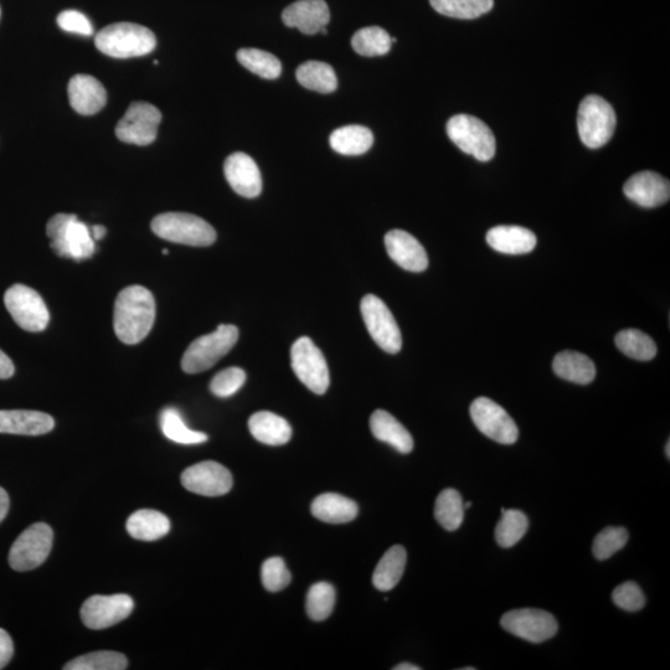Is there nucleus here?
<instances>
[{
    "mask_svg": "<svg viewBox=\"0 0 670 670\" xmlns=\"http://www.w3.org/2000/svg\"><path fill=\"white\" fill-rule=\"evenodd\" d=\"M156 321V301L143 286H130L117 296L113 328L122 343L138 344L147 338Z\"/></svg>",
    "mask_w": 670,
    "mask_h": 670,
    "instance_id": "nucleus-1",
    "label": "nucleus"
},
{
    "mask_svg": "<svg viewBox=\"0 0 670 670\" xmlns=\"http://www.w3.org/2000/svg\"><path fill=\"white\" fill-rule=\"evenodd\" d=\"M101 53L116 59L139 58L156 49V35L143 25L116 23L108 25L95 38Z\"/></svg>",
    "mask_w": 670,
    "mask_h": 670,
    "instance_id": "nucleus-2",
    "label": "nucleus"
},
{
    "mask_svg": "<svg viewBox=\"0 0 670 670\" xmlns=\"http://www.w3.org/2000/svg\"><path fill=\"white\" fill-rule=\"evenodd\" d=\"M46 234L50 239L51 249L55 254L72 259L84 261L91 259L96 251L94 237L91 229L77 219L76 215L58 214L49 220L46 226Z\"/></svg>",
    "mask_w": 670,
    "mask_h": 670,
    "instance_id": "nucleus-3",
    "label": "nucleus"
},
{
    "mask_svg": "<svg viewBox=\"0 0 670 670\" xmlns=\"http://www.w3.org/2000/svg\"><path fill=\"white\" fill-rule=\"evenodd\" d=\"M239 340V329L221 324L215 332L201 335L185 350L182 369L188 374L203 373L223 359Z\"/></svg>",
    "mask_w": 670,
    "mask_h": 670,
    "instance_id": "nucleus-4",
    "label": "nucleus"
},
{
    "mask_svg": "<svg viewBox=\"0 0 670 670\" xmlns=\"http://www.w3.org/2000/svg\"><path fill=\"white\" fill-rule=\"evenodd\" d=\"M152 231L163 240L195 247L213 245L216 231L197 215L164 213L152 221Z\"/></svg>",
    "mask_w": 670,
    "mask_h": 670,
    "instance_id": "nucleus-5",
    "label": "nucleus"
},
{
    "mask_svg": "<svg viewBox=\"0 0 670 670\" xmlns=\"http://www.w3.org/2000/svg\"><path fill=\"white\" fill-rule=\"evenodd\" d=\"M616 123L615 111L602 97L590 95L580 103L577 128L586 147L596 149L605 146L616 130Z\"/></svg>",
    "mask_w": 670,
    "mask_h": 670,
    "instance_id": "nucleus-6",
    "label": "nucleus"
},
{
    "mask_svg": "<svg viewBox=\"0 0 670 670\" xmlns=\"http://www.w3.org/2000/svg\"><path fill=\"white\" fill-rule=\"evenodd\" d=\"M447 134L462 152L479 162H489L496 154V137L486 123L477 117L456 115L447 123Z\"/></svg>",
    "mask_w": 670,
    "mask_h": 670,
    "instance_id": "nucleus-7",
    "label": "nucleus"
},
{
    "mask_svg": "<svg viewBox=\"0 0 670 670\" xmlns=\"http://www.w3.org/2000/svg\"><path fill=\"white\" fill-rule=\"evenodd\" d=\"M54 533L48 524L36 523L25 529L9 551V565L15 571L34 570L43 565L53 548Z\"/></svg>",
    "mask_w": 670,
    "mask_h": 670,
    "instance_id": "nucleus-8",
    "label": "nucleus"
},
{
    "mask_svg": "<svg viewBox=\"0 0 670 670\" xmlns=\"http://www.w3.org/2000/svg\"><path fill=\"white\" fill-rule=\"evenodd\" d=\"M291 360L297 378L312 393L317 395L327 393L331 378L326 358L311 338L302 337L292 345Z\"/></svg>",
    "mask_w": 670,
    "mask_h": 670,
    "instance_id": "nucleus-9",
    "label": "nucleus"
},
{
    "mask_svg": "<svg viewBox=\"0 0 670 670\" xmlns=\"http://www.w3.org/2000/svg\"><path fill=\"white\" fill-rule=\"evenodd\" d=\"M5 307L20 328L27 332H43L48 327V307L38 292L28 286L14 285L4 295Z\"/></svg>",
    "mask_w": 670,
    "mask_h": 670,
    "instance_id": "nucleus-10",
    "label": "nucleus"
},
{
    "mask_svg": "<svg viewBox=\"0 0 670 670\" xmlns=\"http://www.w3.org/2000/svg\"><path fill=\"white\" fill-rule=\"evenodd\" d=\"M360 311L374 342L386 353H399L402 347L401 332L388 306L378 296L368 295L360 303Z\"/></svg>",
    "mask_w": 670,
    "mask_h": 670,
    "instance_id": "nucleus-11",
    "label": "nucleus"
},
{
    "mask_svg": "<svg viewBox=\"0 0 670 670\" xmlns=\"http://www.w3.org/2000/svg\"><path fill=\"white\" fill-rule=\"evenodd\" d=\"M162 113L148 102H133L118 122L116 136L120 141L136 146H148L156 141Z\"/></svg>",
    "mask_w": 670,
    "mask_h": 670,
    "instance_id": "nucleus-12",
    "label": "nucleus"
},
{
    "mask_svg": "<svg viewBox=\"0 0 670 670\" xmlns=\"http://www.w3.org/2000/svg\"><path fill=\"white\" fill-rule=\"evenodd\" d=\"M469 412L474 425L484 436L501 445H513L518 441L517 424L497 402L488 398H478L472 402Z\"/></svg>",
    "mask_w": 670,
    "mask_h": 670,
    "instance_id": "nucleus-13",
    "label": "nucleus"
},
{
    "mask_svg": "<svg viewBox=\"0 0 670 670\" xmlns=\"http://www.w3.org/2000/svg\"><path fill=\"white\" fill-rule=\"evenodd\" d=\"M501 625L513 636L536 644L553 638L559 630L558 621L551 613L536 608L507 612L502 617Z\"/></svg>",
    "mask_w": 670,
    "mask_h": 670,
    "instance_id": "nucleus-14",
    "label": "nucleus"
},
{
    "mask_svg": "<svg viewBox=\"0 0 670 670\" xmlns=\"http://www.w3.org/2000/svg\"><path fill=\"white\" fill-rule=\"evenodd\" d=\"M134 601L131 596L118 594L95 595L81 607V620L91 630H105L125 621L131 615Z\"/></svg>",
    "mask_w": 670,
    "mask_h": 670,
    "instance_id": "nucleus-15",
    "label": "nucleus"
},
{
    "mask_svg": "<svg viewBox=\"0 0 670 670\" xmlns=\"http://www.w3.org/2000/svg\"><path fill=\"white\" fill-rule=\"evenodd\" d=\"M182 484L187 491L204 497H220L233 488V474L218 462L206 461L185 469Z\"/></svg>",
    "mask_w": 670,
    "mask_h": 670,
    "instance_id": "nucleus-16",
    "label": "nucleus"
},
{
    "mask_svg": "<svg viewBox=\"0 0 670 670\" xmlns=\"http://www.w3.org/2000/svg\"><path fill=\"white\" fill-rule=\"evenodd\" d=\"M623 193L642 208H657L669 201L670 184L661 174L641 172L627 180Z\"/></svg>",
    "mask_w": 670,
    "mask_h": 670,
    "instance_id": "nucleus-17",
    "label": "nucleus"
},
{
    "mask_svg": "<svg viewBox=\"0 0 670 670\" xmlns=\"http://www.w3.org/2000/svg\"><path fill=\"white\" fill-rule=\"evenodd\" d=\"M225 178L230 187L244 198H256L262 192L261 172L254 159L245 153L231 154L224 164Z\"/></svg>",
    "mask_w": 670,
    "mask_h": 670,
    "instance_id": "nucleus-18",
    "label": "nucleus"
},
{
    "mask_svg": "<svg viewBox=\"0 0 670 670\" xmlns=\"http://www.w3.org/2000/svg\"><path fill=\"white\" fill-rule=\"evenodd\" d=\"M283 23L301 33L314 35L327 27L331 12L324 0H298L283 10Z\"/></svg>",
    "mask_w": 670,
    "mask_h": 670,
    "instance_id": "nucleus-19",
    "label": "nucleus"
},
{
    "mask_svg": "<svg viewBox=\"0 0 670 670\" xmlns=\"http://www.w3.org/2000/svg\"><path fill=\"white\" fill-rule=\"evenodd\" d=\"M386 251L391 260L410 272H424L429 267L424 246L404 230H391L385 236Z\"/></svg>",
    "mask_w": 670,
    "mask_h": 670,
    "instance_id": "nucleus-20",
    "label": "nucleus"
},
{
    "mask_svg": "<svg viewBox=\"0 0 670 670\" xmlns=\"http://www.w3.org/2000/svg\"><path fill=\"white\" fill-rule=\"evenodd\" d=\"M55 427L53 417L30 410H0V434L40 436Z\"/></svg>",
    "mask_w": 670,
    "mask_h": 670,
    "instance_id": "nucleus-21",
    "label": "nucleus"
},
{
    "mask_svg": "<svg viewBox=\"0 0 670 670\" xmlns=\"http://www.w3.org/2000/svg\"><path fill=\"white\" fill-rule=\"evenodd\" d=\"M70 105L80 115L100 112L107 102L105 87L94 76L79 74L69 82Z\"/></svg>",
    "mask_w": 670,
    "mask_h": 670,
    "instance_id": "nucleus-22",
    "label": "nucleus"
},
{
    "mask_svg": "<svg viewBox=\"0 0 670 670\" xmlns=\"http://www.w3.org/2000/svg\"><path fill=\"white\" fill-rule=\"evenodd\" d=\"M486 240L493 250L505 255H525L535 249L536 236L522 226H496L488 231Z\"/></svg>",
    "mask_w": 670,
    "mask_h": 670,
    "instance_id": "nucleus-23",
    "label": "nucleus"
},
{
    "mask_svg": "<svg viewBox=\"0 0 670 670\" xmlns=\"http://www.w3.org/2000/svg\"><path fill=\"white\" fill-rule=\"evenodd\" d=\"M370 430L376 440L388 443L402 455H407L414 450V438L388 411L376 410L371 415Z\"/></svg>",
    "mask_w": 670,
    "mask_h": 670,
    "instance_id": "nucleus-24",
    "label": "nucleus"
},
{
    "mask_svg": "<svg viewBox=\"0 0 670 670\" xmlns=\"http://www.w3.org/2000/svg\"><path fill=\"white\" fill-rule=\"evenodd\" d=\"M249 430L257 441L268 446L286 445L292 437V427L283 417L260 411L249 420Z\"/></svg>",
    "mask_w": 670,
    "mask_h": 670,
    "instance_id": "nucleus-25",
    "label": "nucleus"
},
{
    "mask_svg": "<svg viewBox=\"0 0 670 670\" xmlns=\"http://www.w3.org/2000/svg\"><path fill=\"white\" fill-rule=\"evenodd\" d=\"M312 514L328 524H347L358 515V505L340 494H321L312 503Z\"/></svg>",
    "mask_w": 670,
    "mask_h": 670,
    "instance_id": "nucleus-26",
    "label": "nucleus"
},
{
    "mask_svg": "<svg viewBox=\"0 0 670 670\" xmlns=\"http://www.w3.org/2000/svg\"><path fill=\"white\" fill-rule=\"evenodd\" d=\"M554 373L559 378L571 381L579 385H587L594 381L596 376V367L594 362L585 354L570 352H561L554 358Z\"/></svg>",
    "mask_w": 670,
    "mask_h": 670,
    "instance_id": "nucleus-27",
    "label": "nucleus"
},
{
    "mask_svg": "<svg viewBox=\"0 0 670 670\" xmlns=\"http://www.w3.org/2000/svg\"><path fill=\"white\" fill-rule=\"evenodd\" d=\"M126 528L133 539L153 541L169 533L170 522L166 515L157 510L141 509L128 518Z\"/></svg>",
    "mask_w": 670,
    "mask_h": 670,
    "instance_id": "nucleus-28",
    "label": "nucleus"
},
{
    "mask_svg": "<svg viewBox=\"0 0 670 670\" xmlns=\"http://www.w3.org/2000/svg\"><path fill=\"white\" fill-rule=\"evenodd\" d=\"M406 561L407 554L404 546H391L374 571L373 584L376 589L379 591L393 590L404 575Z\"/></svg>",
    "mask_w": 670,
    "mask_h": 670,
    "instance_id": "nucleus-29",
    "label": "nucleus"
},
{
    "mask_svg": "<svg viewBox=\"0 0 670 670\" xmlns=\"http://www.w3.org/2000/svg\"><path fill=\"white\" fill-rule=\"evenodd\" d=\"M329 143L343 156H360L367 153L374 143L373 132L367 127L352 125L338 128L331 134Z\"/></svg>",
    "mask_w": 670,
    "mask_h": 670,
    "instance_id": "nucleus-30",
    "label": "nucleus"
},
{
    "mask_svg": "<svg viewBox=\"0 0 670 670\" xmlns=\"http://www.w3.org/2000/svg\"><path fill=\"white\" fill-rule=\"evenodd\" d=\"M297 80L308 90L331 94L337 90L338 80L333 67L321 61H308L298 67Z\"/></svg>",
    "mask_w": 670,
    "mask_h": 670,
    "instance_id": "nucleus-31",
    "label": "nucleus"
},
{
    "mask_svg": "<svg viewBox=\"0 0 670 670\" xmlns=\"http://www.w3.org/2000/svg\"><path fill=\"white\" fill-rule=\"evenodd\" d=\"M159 422H161L163 435L179 445H199V443L208 441V435L190 430L180 412L174 407L164 409Z\"/></svg>",
    "mask_w": 670,
    "mask_h": 670,
    "instance_id": "nucleus-32",
    "label": "nucleus"
},
{
    "mask_svg": "<svg viewBox=\"0 0 670 670\" xmlns=\"http://www.w3.org/2000/svg\"><path fill=\"white\" fill-rule=\"evenodd\" d=\"M465 510L461 494L447 488L436 499L435 518L448 532H455L465 519Z\"/></svg>",
    "mask_w": 670,
    "mask_h": 670,
    "instance_id": "nucleus-33",
    "label": "nucleus"
},
{
    "mask_svg": "<svg viewBox=\"0 0 670 670\" xmlns=\"http://www.w3.org/2000/svg\"><path fill=\"white\" fill-rule=\"evenodd\" d=\"M615 342L623 354L641 362L656 358L658 352L656 342L638 329H625L616 335Z\"/></svg>",
    "mask_w": 670,
    "mask_h": 670,
    "instance_id": "nucleus-34",
    "label": "nucleus"
},
{
    "mask_svg": "<svg viewBox=\"0 0 670 670\" xmlns=\"http://www.w3.org/2000/svg\"><path fill=\"white\" fill-rule=\"evenodd\" d=\"M432 8L445 17L476 19L491 12L494 0H430Z\"/></svg>",
    "mask_w": 670,
    "mask_h": 670,
    "instance_id": "nucleus-35",
    "label": "nucleus"
},
{
    "mask_svg": "<svg viewBox=\"0 0 670 670\" xmlns=\"http://www.w3.org/2000/svg\"><path fill=\"white\" fill-rule=\"evenodd\" d=\"M239 63L252 74L266 80H275L282 72L281 61L275 55L259 49H241L237 53Z\"/></svg>",
    "mask_w": 670,
    "mask_h": 670,
    "instance_id": "nucleus-36",
    "label": "nucleus"
},
{
    "mask_svg": "<svg viewBox=\"0 0 670 670\" xmlns=\"http://www.w3.org/2000/svg\"><path fill=\"white\" fill-rule=\"evenodd\" d=\"M529 520L518 509H505L496 528V540L502 548H512L527 534Z\"/></svg>",
    "mask_w": 670,
    "mask_h": 670,
    "instance_id": "nucleus-37",
    "label": "nucleus"
},
{
    "mask_svg": "<svg viewBox=\"0 0 670 670\" xmlns=\"http://www.w3.org/2000/svg\"><path fill=\"white\" fill-rule=\"evenodd\" d=\"M393 41L386 30L379 27H368L360 29L352 39L355 53L362 56H381L388 54Z\"/></svg>",
    "mask_w": 670,
    "mask_h": 670,
    "instance_id": "nucleus-38",
    "label": "nucleus"
},
{
    "mask_svg": "<svg viewBox=\"0 0 670 670\" xmlns=\"http://www.w3.org/2000/svg\"><path fill=\"white\" fill-rule=\"evenodd\" d=\"M125 654L101 651L85 654L66 664L65 670H123L127 668Z\"/></svg>",
    "mask_w": 670,
    "mask_h": 670,
    "instance_id": "nucleus-39",
    "label": "nucleus"
},
{
    "mask_svg": "<svg viewBox=\"0 0 670 670\" xmlns=\"http://www.w3.org/2000/svg\"><path fill=\"white\" fill-rule=\"evenodd\" d=\"M335 605V590L328 582H318L308 591L306 608L313 621H324L332 615Z\"/></svg>",
    "mask_w": 670,
    "mask_h": 670,
    "instance_id": "nucleus-40",
    "label": "nucleus"
},
{
    "mask_svg": "<svg viewBox=\"0 0 670 670\" xmlns=\"http://www.w3.org/2000/svg\"><path fill=\"white\" fill-rule=\"evenodd\" d=\"M628 541V532L622 527H608L596 536L592 553L597 560L610 559L617 551L625 548Z\"/></svg>",
    "mask_w": 670,
    "mask_h": 670,
    "instance_id": "nucleus-41",
    "label": "nucleus"
},
{
    "mask_svg": "<svg viewBox=\"0 0 670 670\" xmlns=\"http://www.w3.org/2000/svg\"><path fill=\"white\" fill-rule=\"evenodd\" d=\"M246 373L244 369L233 367L216 374L211 380L210 391L218 398H230L244 386Z\"/></svg>",
    "mask_w": 670,
    "mask_h": 670,
    "instance_id": "nucleus-42",
    "label": "nucleus"
},
{
    "mask_svg": "<svg viewBox=\"0 0 670 670\" xmlns=\"http://www.w3.org/2000/svg\"><path fill=\"white\" fill-rule=\"evenodd\" d=\"M261 579L267 591L278 592L290 585L292 576L285 561L276 556L266 560L262 565Z\"/></svg>",
    "mask_w": 670,
    "mask_h": 670,
    "instance_id": "nucleus-43",
    "label": "nucleus"
},
{
    "mask_svg": "<svg viewBox=\"0 0 670 670\" xmlns=\"http://www.w3.org/2000/svg\"><path fill=\"white\" fill-rule=\"evenodd\" d=\"M612 600L617 607L627 612L641 611L646 605V596H644L641 587L632 581L616 587L612 594Z\"/></svg>",
    "mask_w": 670,
    "mask_h": 670,
    "instance_id": "nucleus-44",
    "label": "nucleus"
},
{
    "mask_svg": "<svg viewBox=\"0 0 670 670\" xmlns=\"http://www.w3.org/2000/svg\"><path fill=\"white\" fill-rule=\"evenodd\" d=\"M59 27L67 33H74L84 36L94 34V27L85 14L77 10H65L58 17Z\"/></svg>",
    "mask_w": 670,
    "mask_h": 670,
    "instance_id": "nucleus-45",
    "label": "nucleus"
},
{
    "mask_svg": "<svg viewBox=\"0 0 670 670\" xmlns=\"http://www.w3.org/2000/svg\"><path fill=\"white\" fill-rule=\"evenodd\" d=\"M14 656V644L9 633L0 628V669L8 666Z\"/></svg>",
    "mask_w": 670,
    "mask_h": 670,
    "instance_id": "nucleus-46",
    "label": "nucleus"
},
{
    "mask_svg": "<svg viewBox=\"0 0 670 670\" xmlns=\"http://www.w3.org/2000/svg\"><path fill=\"white\" fill-rule=\"evenodd\" d=\"M14 364L7 354L0 350V379H9L14 375Z\"/></svg>",
    "mask_w": 670,
    "mask_h": 670,
    "instance_id": "nucleus-47",
    "label": "nucleus"
},
{
    "mask_svg": "<svg viewBox=\"0 0 670 670\" xmlns=\"http://www.w3.org/2000/svg\"><path fill=\"white\" fill-rule=\"evenodd\" d=\"M9 496L8 493L5 492V489L0 487V523L3 522L5 517H7V514L9 512Z\"/></svg>",
    "mask_w": 670,
    "mask_h": 670,
    "instance_id": "nucleus-48",
    "label": "nucleus"
},
{
    "mask_svg": "<svg viewBox=\"0 0 670 670\" xmlns=\"http://www.w3.org/2000/svg\"><path fill=\"white\" fill-rule=\"evenodd\" d=\"M90 229H91L92 237H94L95 241L102 240L103 237H105V235L107 233V230H106L105 226H102V225H95V226H92V228H90Z\"/></svg>",
    "mask_w": 670,
    "mask_h": 670,
    "instance_id": "nucleus-49",
    "label": "nucleus"
},
{
    "mask_svg": "<svg viewBox=\"0 0 670 670\" xmlns=\"http://www.w3.org/2000/svg\"><path fill=\"white\" fill-rule=\"evenodd\" d=\"M420 667L415 666V664L410 663H401L399 666H396L394 670H420Z\"/></svg>",
    "mask_w": 670,
    "mask_h": 670,
    "instance_id": "nucleus-50",
    "label": "nucleus"
},
{
    "mask_svg": "<svg viewBox=\"0 0 670 670\" xmlns=\"http://www.w3.org/2000/svg\"><path fill=\"white\" fill-rule=\"evenodd\" d=\"M666 455H667V458L669 460V458H670V441H668L667 445H666Z\"/></svg>",
    "mask_w": 670,
    "mask_h": 670,
    "instance_id": "nucleus-51",
    "label": "nucleus"
},
{
    "mask_svg": "<svg viewBox=\"0 0 670 670\" xmlns=\"http://www.w3.org/2000/svg\"><path fill=\"white\" fill-rule=\"evenodd\" d=\"M472 507V502H468L465 504V509H469Z\"/></svg>",
    "mask_w": 670,
    "mask_h": 670,
    "instance_id": "nucleus-52",
    "label": "nucleus"
}]
</instances>
